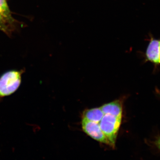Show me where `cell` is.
I'll return each instance as SVG.
<instances>
[{
    "label": "cell",
    "mask_w": 160,
    "mask_h": 160,
    "mask_svg": "<svg viewBox=\"0 0 160 160\" xmlns=\"http://www.w3.org/2000/svg\"><path fill=\"white\" fill-rule=\"evenodd\" d=\"M159 50H160V39H159Z\"/></svg>",
    "instance_id": "9"
},
{
    "label": "cell",
    "mask_w": 160,
    "mask_h": 160,
    "mask_svg": "<svg viewBox=\"0 0 160 160\" xmlns=\"http://www.w3.org/2000/svg\"><path fill=\"white\" fill-rule=\"evenodd\" d=\"M22 71L10 70L0 76V97L13 94L18 89L22 82Z\"/></svg>",
    "instance_id": "1"
},
{
    "label": "cell",
    "mask_w": 160,
    "mask_h": 160,
    "mask_svg": "<svg viewBox=\"0 0 160 160\" xmlns=\"http://www.w3.org/2000/svg\"><path fill=\"white\" fill-rule=\"evenodd\" d=\"M82 128L83 131L93 139L109 146V141L101 130L99 123L83 118Z\"/></svg>",
    "instance_id": "3"
},
{
    "label": "cell",
    "mask_w": 160,
    "mask_h": 160,
    "mask_svg": "<svg viewBox=\"0 0 160 160\" xmlns=\"http://www.w3.org/2000/svg\"><path fill=\"white\" fill-rule=\"evenodd\" d=\"M104 113L100 108H93L85 110L83 113V118L99 123Z\"/></svg>",
    "instance_id": "7"
},
{
    "label": "cell",
    "mask_w": 160,
    "mask_h": 160,
    "mask_svg": "<svg viewBox=\"0 0 160 160\" xmlns=\"http://www.w3.org/2000/svg\"><path fill=\"white\" fill-rule=\"evenodd\" d=\"M104 114L112 115L117 117H122V106L119 100L105 104L100 107Z\"/></svg>",
    "instance_id": "6"
},
{
    "label": "cell",
    "mask_w": 160,
    "mask_h": 160,
    "mask_svg": "<svg viewBox=\"0 0 160 160\" xmlns=\"http://www.w3.org/2000/svg\"><path fill=\"white\" fill-rule=\"evenodd\" d=\"M146 59L155 65H160L159 39L150 36L146 52Z\"/></svg>",
    "instance_id": "4"
},
{
    "label": "cell",
    "mask_w": 160,
    "mask_h": 160,
    "mask_svg": "<svg viewBox=\"0 0 160 160\" xmlns=\"http://www.w3.org/2000/svg\"><path fill=\"white\" fill-rule=\"evenodd\" d=\"M159 94H160V93H159Z\"/></svg>",
    "instance_id": "10"
},
{
    "label": "cell",
    "mask_w": 160,
    "mask_h": 160,
    "mask_svg": "<svg viewBox=\"0 0 160 160\" xmlns=\"http://www.w3.org/2000/svg\"><path fill=\"white\" fill-rule=\"evenodd\" d=\"M15 23L10 10L0 9V30L7 34H10L14 30Z\"/></svg>",
    "instance_id": "5"
},
{
    "label": "cell",
    "mask_w": 160,
    "mask_h": 160,
    "mask_svg": "<svg viewBox=\"0 0 160 160\" xmlns=\"http://www.w3.org/2000/svg\"><path fill=\"white\" fill-rule=\"evenodd\" d=\"M154 143L158 149L160 150V136L157 138L156 140L155 141Z\"/></svg>",
    "instance_id": "8"
},
{
    "label": "cell",
    "mask_w": 160,
    "mask_h": 160,
    "mask_svg": "<svg viewBox=\"0 0 160 160\" xmlns=\"http://www.w3.org/2000/svg\"><path fill=\"white\" fill-rule=\"evenodd\" d=\"M122 117L104 114L99 123L100 128L109 141V146L114 148L115 146L119 129L122 122Z\"/></svg>",
    "instance_id": "2"
}]
</instances>
